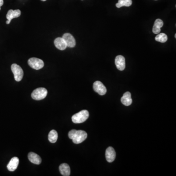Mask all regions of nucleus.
<instances>
[{
    "instance_id": "obj_7",
    "label": "nucleus",
    "mask_w": 176,
    "mask_h": 176,
    "mask_svg": "<svg viewBox=\"0 0 176 176\" xmlns=\"http://www.w3.org/2000/svg\"><path fill=\"white\" fill-rule=\"evenodd\" d=\"M62 38L65 41L68 47L73 48L76 46V40L72 35L69 33H66L63 35Z\"/></svg>"
},
{
    "instance_id": "obj_15",
    "label": "nucleus",
    "mask_w": 176,
    "mask_h": 176,
    "mask_svg": "<svg viewBox=\"0 0 176 176\" xmlns=\"http://www.w3.org/2000/svg\"><path fill=\"white\" fill-rule=\"evenodd\" d=\"M60 172L64 176H69L71 174V169L69 165L67 164H62L59 166Z\"/></svg>"
},
{
    "instance_id": "obj_21",
    "label": "nucleus",
    "mask_w": 176,
    "mask_h": 176,
    "mask_svg": "<svg viewBox=\"0 0 176 176\" xmlns=\"http://www.w3.org/2000/svg\"><path fill=\"white\" fill-rule=\"evenodd\" d=\"M10 21H9V20H7V21H6V24H8V25H9V24H10Z\"/></svg>"
},
{
    "instance_id": "obj_13",
    "label": "nucleus",
    "mask_w": 176,
    "mask_h": 176,
    "mask_svg": "<svg viewBox=\"0 0 176 176\" xmlns=\"http://www.w3.org/2000/svg\"><path fill=\"white\" fill-rule=\"evenodd\" d=\"M121 101L122 103L125 106H128L130 105L132 103V99L131 94L129 92H126L121 98Z\"/></svg>"
},
{
    "instance_id": "obj_19",
    "label": "nucleus",
    "mask_w": 176,
    "mask_h": 176,
    "mask_svg": "<svg viewBox=\"0 0 176 176\" xmlns=\"http://www.w3.org/2000/svg\"><path fill=\"white\" fill-rule=\"evenodd\" d=\"M167 36L164 33H161L157 35L155 37V40L161 43L166 42L167 40Z\"/></svg>"
},
{
    "instance_id": "obj_3",
    "label": "nucleus",
    "mask_w": 176,
    "mask_h": 176,
    "mask_svg": "<svg viewBox=\"0 0 176 176\" xmlns=\"http://www.w3.org/2000/svg\"><path fill=\"white\" fill-rule=\"evenodd\" d=\"M48 91L44 88H38L35 90L31 93V97L36 100L44 99L47 96Z\"/></svg>"
},
{
    "instance_id": "obj_18",
    "label": "nucleus",
    "mask_w": 176,
    "mask_h": 176,
    "mask_svg": "<svg viewBox=\"0 0 176 176\" xmlns=\"http://www.w3.org/2000/svg\"><path fill=\"white\" fill-rule=\"evenodd\" d=\"M132 4V0H118V2L116 4V6L118 8H120L122 6H131Z\"/></svg>"
},
{
    "instance_id": "obj_4",
    "label": "nucleus",
    "mask_w": 176,
    "mask_h": 176,
    "mask_svg": "<svg viewBox=\"0 0 176 176\" xmlns=\"http://www.w3.org/2000/svg\"><path fill=\"white\" fill-rule=\"evenodd\" d=\"M11 69L14 74L15 80L17 82L21 81L24 76V72L21 67L16 64H13L11 65Z\"/></svg>"
},
{
    "instance_id": "obj_6",
    "label": "nucleus",
    "mask_w": 176,
    "mask_h": 176,
    "mask_svg": "<svg viewBox=\"0 0 176 176\" xmlns=\"http://www.w3.org/2000/svg\"><path fill=\"white\" fill-rule=\"evenodd\" d=\"M93 88L94 91L100 96H103L107 92V89L105 86L99 81H97L93 83Z\"/></svg>"
},
{
    "instance_id": "obj_11",
    "label": "nucleus",
    "mask_w": 176,
    "mask_h": 176,
    "mask_svg": "<svg viewBox=\"0 0 176 176\" xmlns=\"http://www.w3.org/2000/svg\"><path fill=\"white\" fill-rule=\"evenodd\" d=\"M54 43L56 48L59 50L63 51L67 48V44L62 37H58L55 39Z\"/></svg>"
},
{
    "instance_id": "obj_1",
    "label": "nucleus",
    "mask_w": 176,
    "mask_h": 176,
    "mask_svg": "<svg viewBox=\"0 0 176 176\" xmlns=\"http://www.w3.org/2000/svg\"><path fill=\"white\" fill-rule=\"evenodd\" d=\"M69 139H72L75 144H79L84 142L87 138V133L84 131L72 130L68 134Z\"/></svg>"
},
{
    "instance_id": "obj_2",
    "label": "nucleus",
    "mask_w": 176,
    "mask_h": 176,
    "mask_svg": "<svg viewBox=\"0 0 176 176\" xmlns=\"http://www.w3.org/2000/svg\"><path fill=\"white\" fill-rule=\"evenodd\" d=\"M89 117V113L88 111H81L79 113L72 115V122L75 123H82L85 121Z\"/></svg>"
},
{
    "instance_id": "obj_10",
    "label": "nucleus",
    "mask_w": 176,
    "mask_h": 176,
    "mask_svg": "<svg viewBox=\"0 0 176 176\" xmlns=\"http://www.w3.org/2000/svg\"><path fill=\"white\" fill-rule=\"evenodd\" d=\"M19 163V160L17 157H12L7 165L8 170L10 171H15L17 168Z\"/></svg>"
},
{
    "instance_id": "obj_23",
    "label": "nucleus",
    "mask_w": 176,
    "mask_h": 176,
    "mask_svg": "<svg viewBox=\"0 0 176 176\" xmlns=\"http://www.w3.org/2000/svg\"><path fill=\"white\" fill-rule=\"evenodd\" d=\"M175 38H176V34H175Z\"/></svg>"
},
{
    "instance_id": "obj_8",
    "label": "nucleus",
    "mask_w": 176,
    "mask_h": 176,
    "mask_svg": "<svg viewBox=\"0 0 176 176\" xmlns=\"http://www.w3.org/2000/svg\"><path fill=\"white\" fill-rule=\"evenodd\" d=\"M115 65L119 71H122L125 68V59L122 55H118L115 57Z\"/></svg>"
},
{
    "instance_id": "obj_9",
    "label": "nucleus",
    "mask_w": 176,
    "mask_h": 176,
    "mask_svg": "<svg viewBox=\"0 0 176 176\" xmlns=\"http://www.w3.org/2000/svg\"><path fill=\"white\" fill-rule=\"evenodd\" d=\"M105 156L106 160L109 163H112L114 161L116 157V153L114 149L112 147H108L106 151Z\"/></svg>"
},
{
    "instance_id": "obj_14",
    "label": "nucleus",
    "mask_w": 176,
    "mask_h": 176,
    "mask_svg": "<svg viewBox=\"0 0 176 176\" xmlns=\"http://www.w3.org/2000/svg\"><path fill=\"white\" fill-rule=\"evenodd\" d=\"M21 14V12L19 9H16L15 10L10 9L8 11V13L6 14V18L9 21H11L12 19L15 18L19 17Z\"/></svg>"
},
{
    "instance_id": "obj_5",
    "label": "nucleus",
    "mask_w": 176,
    "mask_h": 176,
    "mask_svg": "<svg viewBox=\"0 0 176 176\" xmlns=\"http://www.w3.org/2000/svg\"><path fill=\"white\" fill-rule=\"evenodd\" d=\"M28 64L30 67L36 70L41 69L44 66V63L43 60L34 57L30 58L28 60Z\"/></svg>"
},
{
    "instance_id": "obj_16",
    "label": "nucleus",
    "mask_w": 176,
    "mask_h": 176,
    "mask_svg": "<svg viewBox=\"0 0 176 176\" xmlns=\"http://www.w3.org/2000/svg\"><path fill=\"white\" fill-rule=\"evenodd\" d=\"M164 26V22L161 19H157L155 21L153 27V32L155 34H159L160 32V28Z\"/></svg>"
},
{
    "instance_id": "obj_22",
    "label": "nucleus",
    "mask_w": 176,
    "mask_h": 176,
    "mask_svg": "<svg viewBox=\"0 0 176 176\" xmlns=\"http://www.w3.org/2000/svg\"><path fill=\"white\" fill-rule=\"evenodd\" d=\"M42 1H46V0H41Z\"/></svg>"
},
{
    "instance_id": "obj_12",
    "label": "nucleus",
    "mask_w": 176,
    "mask_h": 176,
    "mask_svg": "<svg viewBox=\"0 0 176 176\" xmlns=\"http://www.w3.org/2000/svg\"><path fill=\"white\" fill-rule=\"evenodd\" d=\"M28 158L31 163L38 165L40 164L42 161L40 157L33 152H30L29 153L28 155Z\"/></svg>"
},
{
    "instance_id": "obj_20",
    "label": "nucleus",
    "mask_w": 176,
    "mask_h": 176,
    "mask_svg": "<svg viewBox=\"0 0 176 176\" xmlns=\"http://www.w3.org/2000/svg\"><path fill=\"white\" fill-rule=\"evenodd\" d=\"M4 4V0H0V10H1V7Z\"/></svg>"
},
{
    "instance_id": "obj_17",
    "label": "nucleus",
    "mask_w": 176,
    "mask_h": 176,
    "mask_svg": "<svg viewBox=\"0 0 176 176\" xmlns=\"http://www.w3.org/2000/svg\"><path fill=\"white\" fill-rule=\"evenodd\" d=\"M57 139H58V134L57 132L55 130L51 131L48 134V140L51 143H54L57 142Z\"/></svg>"
}]
</instances>
